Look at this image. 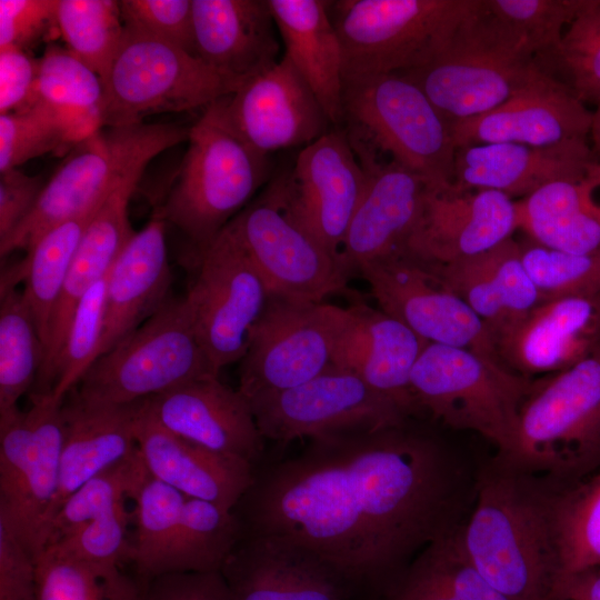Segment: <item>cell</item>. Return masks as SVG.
Wrapping results in <instances>:
<instances>
[{"label":"cell","instance_id":"obj_56","mask_svg":"<svg viewBox=\"0 0 600 600\" xmlns=\"http://www.w3.org/2000/svg\"><path fill=\"white\" fill-rule=\"evenodd\" d=\"M39 60L17 47L0 48V114L24 108L30 102Z\"/></svg>","mask_w":600,"mask_h":600},{"label":"cell","instance_id":"obj_12","mask_svg":"<svg viewBox=\"0 0 600 600\" xmlns=\"http://www.w3.org/2000/svg\"><path fill=\"white\" fill-rule=\"evenodd\" d=\"M197 267L184 298L198 339L219 374L246 354L271 293L230 222L197 258Z\"/></svg>","mask_w":600,"mask_h":600},{"label":"cell","instance_id":"obj_41","mask_svg":"<svg viewBox=\"0 0 600 600\" xmlns=\"http://www.w3.org/2000/svg\"><path fill=\"white\" fill-rule=\"evenodd\" d=\"M553 524L559 576L600 567V471L558 489Z\"/></svg>","mask_w":600,"mask_h":600},{"label":"cell","instance_id":"obj_9","mask_svg":"<svg viewBox=\"0 0 600 600\" xmlns=\"http://www.w3.org/2000/svg\"><path fill=\"white\" fill-rule=\"evenodd\" d=\"M189 129L173 123H139L100 130L83 142L44 184L33 208L0 242L1 257L28 252L56 224L100 203L132 168L188 140Z\"/></svg>","mask_w":600,"mask_h":600},{"label":"cell","instance_id":"obj_10","mask_svg":"<svg viewBox=\"0 0 600 600\" xmlns=\"http://www.w3.org/2000/svg\"><path fill=\"white\" fill-rule=\"evenodd\" d=\"M217 374L198 339L186 298H170L100 356L76 387L83 399L132 403Z\"/></svg>","mask_w":600,"mask_h":600},{"label":"cell","instance_id":"obj_49","mask_svg":"<svg viewBox=\"0 0 600 600\" xmlns=\"http://www.w3.org/2000/svg\"><path fill=\"white\" fill-rule=\"evenodd\" d=\"M488 11L539 57L554 49L588 0H483Z\"/></svg>","mask_w":600,"mask_h":600},{"label":"cell","instance_id":"obj_21","mask_svg":"<svg viewBox=\"0 0 600 600\" xmlns=\"http://www.w3.org/2000/svg\"><path fill=\"white\" fill-rule=\"evenodd\" d=\"M329 311L331 366L361 378L409 418L421 416L410 376L428 341L358 297L346 308L329 304Z\"/></svg>","mask_w":600,"mask_h":600},{"label":"cell","instance_id":"obj_25","mask_svg":"<svg viewBox=\"0 0 600 600\" xmlns=\"http://www.w3.org/2000/svg\"><path fill=\"white\" fill-rule=\"evenodd\" d=\"M148 163L130 169L104 197L76 251L57 303L43 361L31 394H51L54 364L74 310L83 294L107 276L136 231L129 220V203Z\"/></svg>","mask_w":600,"mask_h":600},{"label":"cell","instance_id":"obj_51","mask_svg":"<svg viewBox=\"0 0 600 600\" xmlns=\"http://www.w3.org/2000/svg\"><path fill=\"white\" fill-rule=\"evenodd\" d=\"M128 523L129 512L124 503L43 550L93 564L122 567L123 562L130 561L132 549Z\"/></svg>","mask_w":600,"mask_h":600},{"label":"cell","instance_id":"obj_4","mask_svg":"<svg viewBox=\"0 0 600 600\" xmlns=\"http://www.w3.org/2000/svg\"><path fill=\"white\" fill-rule=\"evenodd\" d=\"M494 458L562 487L600 471V344L572 367L532 382L512 443Z\"/></svg>","mask_w":600,"mask_h":600},{"label":"cell","instance_id":"obj_42","mask_svg":"<svg viewBox=\"0 0 600 600\" xmlns=\"http://www.w3.org/2000/svg\"><path fill=\"white\" fill-rule=\"evenodd\" d=\"M56 23L67 49L104 84L124 33L119 1L58 0Z\"/></svg>","mask_w":600,"mask_h":600},{"label":"cell","instance_id":"obj_29","mask_svg":"<svg viewBox=\"0 0 600 600\" xmlns=\"http://www.w3.org/2000/svg\"><path fill=\"white\" fill-rule=\"evenodd\" d=\"M368 181L339 256L349 280L358 269L400 249L411 232L427 181L393 163L362 166Z\"/></svg>","mask_w":600,"mask_h":600},{"label":"cell","instance_id":"obj_6","mask_svg":"<svg viewBox=\"0 0 600 600\" xmlns=\"http://www.w3.org/2000/svg\"><path fill=\"white\" fill-rule=\"evenodd\" d=\"M398 73L414 82L449 124L489 112L546 74L483 0H476L436 59Z\"/></svg>","mask_w":600,"mask_h":600},{"label":"cell","instance_id":"obj_3","mask_svg":"<svg viewBox=\"0 0 600 600\" xmlns=\"http://www.w3.org/2000/svg\"><path fill=\"white\" fill-rule=\"evenodd\" d=\"M340 128L361 166L393 162L429 183H452L450 124L401 73L343 79Z\"/></svg>","mask_w":600,"mask_h":600},{"label":"cell","instance_id":"obj_16","mask_svg":"<svg viewBox=\"0 0 600 600\" xmlns=\"http://www.w3.org/2000/svg\"><path fill=\"white\" fill-rule=\"evenodd\" d=\"M230 224L271 294L314 303L334 293L357 298L336 259L288 213L271 187Z\"/></svg>","mask_w":600,"mask_h":600},{"label":"cell","instance_id":"obj_43","mask_svg":"<svg viewBox=\"0 0 600 600\" xmlns=\"http://www.w3.org/2000/svg\"><path fill=\"white\" fill-rule=\"evenodd\" d=\"M542 71L583 104L600 101V0H588L560 43L539 57Z\"/></svg>","mask_w":600,"mask_h":600},{"label":"cell","instance_id":"obj_15","mask_svg":"<svg viewBox=\"0 0 600 600\" xmlns=\"http://www.w3.org/2000/svg\"><path fill=\"white\" fill-rule=\"evenodd\" d=\"M248 401L262 437L280 443L394 427L410 419L361 378L333 366L302 384Z\"/></svg>","mask_w":600,"mask_h":600},{"label":"cell","instance_id":"obj_39","mask_svg":"<svg viewBox=\"0 0 600 600\" xmlns=\"http://www.w3.org/2000/svg\"><path fill=\"white\" fill-rule=\"evenodd\" d=\"M132 499L136 532L130 562L148 580L173 573L186 496L148 473Z\"/></svg>","mask_w":600,"mask_h":600},{"label":"cell","instance_id":"obj_53","mask_svg":"<svg viewBox=\"0 0 600 600\" xmlns=\"http://www.w3.org/2000/svg\"><path fill=\"white\" fill-rule=\"evenodd\" d=\"M58 0H0V48H27L57 28Z\"/></svg>","mask_w":600,"mask_h":600},{"label":"cell","instance_id":"obj_59","mask_svg":"<svg viewBox=\"0 0 600 600\" xmlns=\"http://www.w3.org/2000/svg\"><path fill=\"white\" fill-rule=\"evenodd\" d=\"M589 138L592 150L600 158V101L592 111V122Z\"/></svg>","mask_w":600,"mask_h":600},{"label":"cell","instance_id":"obj_37","mask_svg":"<svg viewBox=\"0 0 600 600\" xmlns=\"http://www.w3.org/2000/svg\"><path fill=\"white\" fill-rule=\"evenodd\" d=\"M100 203L49 229L19 263L2 273L0 288L17 287L20 281L24 282L22 291L34 317L43 354L52 317L72 260Z\"/></svg>","mask_w":600,"mask_h":600},{"label":"cell","instance_id":"obj_54","mask_svg":"<svg viewBox=\"0 0 600 600\" xmlns=\"http://www.w3.org/2000/svg\"><path fill=\"white\" fill-rule=\"evenodd\" d=\"M0 600H38L34 557L1 521Z\"/></svg>","mask_w":600,"mask_h":600},{"label":"cell","instance_id":"obj_23","mask_svg":"<svg viewBox=\"0 0 600 600\" xmlns=\"http://www.w3.org/2000/svg\"><path fill=\"white\" fill-rule=\"evenodd\" d=\"M147 413L162 428L211 451L256 467L263 453L248 399L219 376L189 381L144 399Z\"/></svg>","mask_w":600,"mask_h":600},{"label":"cell","instance_id":"obj_24","mask_svg":"<svg viewBox=\"0 0 600 600\" xmlns=\"http://www.w3.org/2000/svg\"><path fill=\"white\" fill-rule=\"evenodd\" d=\"M592 111L544 74L497 108L450 124L456 148L509 142L550 147L589 140Z\"/></svg>","mask_w":600,"mask_h":600},{"label":"cell","instance_id":"obj_32","mask_svg":"<svg viewBox=\"0 0 600 600\" xmlns=\"http://www.w3.org/2000/svg\"><path fill=\"white\" fill-rule=\"evenodd\" d=\"M166 223L154 208L150 220L133 234L110 269L99 357L141 326L172 296Z\"/></svg>","mask_w":600,"mask_h":600},{"label":"cell","instance_id":"obj_50","mask_svg":"<svg viewBox=\"0 0 600 600\" xmlns=\"http://www.w3.org/2000/svg\"><path fill=\"white\" fill-rule=\"evenodd\" d=\"M73 144L56 119L30 102L22 109L0 114V172L49 152H63Z\"/></svg>","mask_w":600,"mask_h":600},{"label":"cell","instance_id":"obj_30","mask_svg":"<svg viewBox=\"0 0 600 600\" xmlns=\"http://www.w3.org/2000/svg\"><path fill=\"white\" fill-rule=\"evenodd\" d=\"M142 403L90 401L81 398L76 388L66 396L59 487L46 530L70 494L137 450L136 427Z\"/></svg>","mask_w":600,"mask_h":600},{"label":"cell","instance_id":"obj_20","mask_svg":"<svg viewBox=\"0 0 600 600\" xmlns=\"http://www.w3.org/2000/svg\"><path fill=\"white\" fill-rule=\"evenodd\" d=\"M222 107L233 130L267 157L303 148L332 128L312 89L284 54L222 98Z\"/></svg>","mask_w":600,"mask_h":600},{"label":"cell","instance_id":"obj_58","mask_svg":"<svg viewBox=\"0 0 600 600\" xmlns=\"http://www.w3.org/2000/svg\"><path fill=\"white\" fill-rule=\"evenodd\" d=\"M548 600H600V567L559 576Z\"/></svg>","mask_w":600,"mask_h":600},{"label":"cell","instance_id":"obj_36","mask_svg":"<svg viewBox=\"0 0 600 600\" xmlns=\"http://www.w3.org/2000/svg\"><path fill=\"white\" fill-rule=\"evenodd\" d=\"M30 102L56 119L73 147L104 128L102 80L67 48L47 47L39 59Z\"/></svg>","mask_w":600,"mask_h":600},{"label":"cell","instance_id":"obj_38","mask_svg":"<svg viewBox=\"0 0 600 600\" xmlns=\"http://www.w3.org/2000/svg\"><path fill=\"white\" fill-rule=\"evenodd\" d=\"M380 600H509L474 569L456 532L422 550Z\"/></svg>","mask_w":600,"mask_h":600},{"label":"cell","instance_id":"obj_5","mask_svg":"<svg viewBox=\"0 0 600 600\" xmlns=\"http://www.w3.org/2000/svg\"><path fill=\"white\" fill-rule=\"evenodd\" d=\"M187 141L174 181L156 209L190 240L198 258L267 180L270 162L233 130L222 99L204 109Z\"/></svg>","mask_w":600,"mask_h":600},{"label":"cell","instance_id":"obj_7","mask_svg":"<svg viewBox=\"0 0 600 600\" xmlns=\"http://www.w3.org/2000/svg\"><path fill=\"white\" fill-rule=\"evenodd\" d=\"M476 0H334L330 18L342 50V78L398 73L430 63Z\"/></svg>","mask_w":600,"mask_h":600},{"label":"cell","instance_id":"obj_44","mask_svg":"<svg viewBox=\"0 0 600 600\" xmlns=\"http://www.w3.org/2000/svg\"><path fill=\"white\" fill-rule=\"evenodd\" d=\"M148 471L137 450L70 494L51 519L42 550L132 499Z\"/></svg>","mask_w":600,"mask_h":600},{"label":"cell","instance_id":"obj_26","mask_svg":"<svg viewBox=\"0 0 600 600\" xmlns=\"http://www.w3.org/2000/svg\"><path fill=\"white\" fill-rule=\"evenodd\" d=\"M600 344V293L543 301L496 340L502 362L524 376L563 371Z\"/></svg>","mask_w":600,"mask_h":600},{"label":"cell","instance_id":"obj_2","mask_svg":"<svg viewBox=\"0 0 600 600\" xmlns=\"http://www.w3.org/2000/svg\"><path fill=\"white\" fill-rule=\"evenodd\" d=\"M494 457L478 470L471 510L456 531L474 569L509 600H548L559 577L553 524L558 489Z\"/></svg>","mask_w":600,"mask_h":600},{"label":"cell","instance_id":"obj_17","mask_svg":"<svg viewBox=\"0 0 600 600\" xmlns=\"http://www.w3.org/2000/svg\"><path fill=\"white\" fill-rule=\"evenodd\" d=\"M367 181L368 173L346 132L332 127L301 148L292 168L270 187L288 213L339 264L340 251Z\"/></svg>","mask_w":600,"mask_h":600},{"label":"cell","instance_id":"obj_52","mask_svg":"<svg viewBox=\"0 0 600 600\" xmlns=\"http://www.w3.org/2000/svg\"><path fill=\"white\" fill-rule=\"evenodd\" d=\"M126 29L194 51L192 0L119 1Z\"/></svg>","mask_w":600,"mask_h":600},{"label":"cell","instance_id":"obj_46","mask_svg":"<svg viewBox=\"0 0 600 600\" xmlns=\"http://www.w3.org/2000/svg\"><path fill=\"white\" fill-rule=\"evenodd\" d=\"M38 600H141L121 567H106L43 550L36 557Z\"/></svg>","mask_w":600,"mask_h":600},{"label":"cell","instance_id":"obj_13","mask_svg":"<svg viewBox=\"0 0 600 600\" xmlns=\"http://www.w3.org/2000/svg\"><path fill=\"white\" fill-rule=\"evenodd\" d=\"M63 400L31 396L32 432L20 421L0 430V521L34 559L59 487Z\"/></svg>","mask_w":600,"mask_h":600},{"label":"cell","instance_id":"obj_45","mask_svg":"<svg viewBox=\"0 0 600 600\" xmlns=\"http://www.w3.org/2000/svg\"><path fill=\"white\" fill-rule=\"evenodd\" d=\"M240 538L241 527L233 510L186 497L173 573L220 571Z\"/></svg>","mask_w":600,"mask_h":600},{"label":"cell","instance_id":"obj_19","mask_svg":"<svg viewBox=\"0 0 600 600\" xmlns=\"http://www.w3.org/2000/svg\"><path fill=\"white\" fill-rule=\"evenodd\" d=\"M518 230L516 200L493 190L427 182L417 221L401 247L430 266L484 252Z\"/></svg>","mask_w":600,"mask_h":600},{"label":"cell","instance_id":"obj_14","mask_svg":"<svg viewBox=\"0 0 600 600\" xmlns=\"http://www.w3.org/2000/svg\"><path fill=\"white\" fill-rule=\"evenodd\" d=\"M380 310L428 342L462 348L502 363L494 340L472 309L431 267L400 248L361 266Z\"/></svg>","mask_w":600,"mask_h":600},{"label":"cell","instance_id":"obj_18","mask_svg":"<svg viewBox=\"0 0 600 600\" xmlns=\"http://www.w3.org/2000/svg\"><path fill=\"white\" fill-rule=\"evenodd\" d=\"M329 303L270 294L240 363L239 390L249 400L302 384L331 366Z\"/></svg>","mask_w":600,"mask_h":600},{"label":"cell","instance_id":"obj_34","mask_svg":"<svg viewBox=\"0 0 600 600\" xmlns=\"http://www.w3.org/2000/svg\"><path fill=\"white\" fill-rule=\"evenodd\" d=\"M284 56L312 89L332 127L342 119V50L324 0H268Z\"/></svg>","mask_w":600,"mask_h":600},{"label":"cell","instance_id":"obj_22","mask_svg":"<svg viewBox=\"0 0 600 600\" xmlns=\"http://www.w3.org/2000/svg\"><path fill=\"white\" fill-rule=\"evenodd\" d=\"M220 572L229 600H371L312 551L276 537L241 536Z\"/></svg>","mask_w":600,"mask_h":600},{"label":"cell","instance_id":"obj_35","mask_svg":"<svg viewBox=\"0 0 600 600\" xmlns=\"http://www.w3.org/2000/svg\"><path fill=\"white\" fill-rule=\"evenodd\" d=\"M516 208L518 229L531 241L573 253L600 251V161L516 200Z\"/></svg>","mask_w":600,"mask_h":600},{"label":"cell","instance_id":"obj_11","mask_svg":"<svg viewBox=\"0 0 600 600\" xmlns=\"http://www.w3.org/2000/svg\"><path fill=\"white\" fill-rule=\"evenodd\" d=\"M240 86L189 51L124 28L103 84V127H130L152 114L206 109Z\"/></svg>","mask_w":600,"mask_h":600},{"label":"cell","instance_id":"obj_28","mask_svg":"<svg viewBox=\"0 0 600 600\" xmlns=\"http://www.w3.org/2000/svg\"><path fill=\"white\" fill-rule=\"evenodd\" d=\"M136 440L148 473L186 497L233 510L253 481L254 466L168 431L147 413L144 400Z\"/></svg>","mask_w":600,"mask_h":600},{"label":"cell","instance_id":"obj_57","mask_svg":"<svg viewBox=\"0 0 600 600\" xmlns=\"http://www.w3.org/2000/svg\"><path fill=\"white\" fill-rule=\"evenodd\" d=\"M41 176L18 168L0 174V242L27 218L44 187Z\"/></svg>","mask_w":600,"mask_h":600},{"label":"cell","instance_id":"obj_31","mask_svg":"<svg viewBox=\"0 0 600 600\" xmlns=\"http://www.w3.org/2000/svg\"><path fill=\"white\" fill-rule=\"evenodd\" d=\"M194 51L242 83L280 59L268 0H192Z\"/></svg>","mask_w":600,"mask_h":600},{"label":"cell","instance_id":"obj_48","mask_svg":"<svg viewBox=\"0 0 600 600\" xmlns=\"http://www.w3.org/2000/svg\"><path fill=\"white\" fill-rule=\"evenodd\" d=\"M519 243L523 267L541 302L600 293V251L573 253L530 239Z\"/></svg>","mask_w":600,"mask_h":600},{"label":"cell","instance_id":"obj_33","mask_svg":"<svg viewBox=\"0 0 600 600\" xmlns=\"http://www.w3.org/2000/svg\"><path fill=\"white\" fill-rule=\"evenodd\" d=\"M428 266L480 318L494 343L541 303L512 237L479 254Z\"/></svg>","mask_w":600,"mask_h":600},{"label":"cell","instance_id":"obj_27","mask_svg":"<svg viewBox=\"0 0 600 600\" xmlns=\"http://www.w3.org/2000/svg\"><path fill=\"white\" fill-rule=\"evenodd\" d=\"M600 158L589 140L550 147L492 142L458 148L452 184L493 190L519 200L538 189L584 174Z\"/></svg>","mask_w":600,"mask_h":600},{"label":"cell","instance_id":"obj_1","mask_svg":"<svg viewBox=\"0 0 600 600\" xmlns=\"http://www.w3.org/2000/svg\"><path fill=\"white\" fill-rule=\"evenodd\" d=\"M478 470L410 419L331 432L254 469L233 512L241 536L310 550L380 600L422 550L461 527Z\"/></svg>","mask_w":600,"mask_h":600},{"label":"cell","instance_id":"obj_8","mask_svg":"<svg viewBox=\"0 0 600 600\" xmlns=\"http://www.w3.org/2000/svg\"><path fill=\"white\" fill-rule=\"evenodd\" d=\"M410 387L421 414L477 432L503 453L532 382L473 351L428 342L411 371Z\"/></svg>","mask_w":600,"mask_h":600},{"label":"cell","instance_id":"obj_40","mask_svg":"<svg viewBox=\"0 0 600 600\" xmlns=\"http://www.w3.org/2000/svg\"><path fill=\"white\" fill-rule=\"evenodd\" d=\"M0 412L31 392L43 361V344L22 290L0 288Z\"/></svg>","mask_w":600,"mask_h":600},{"label":"cell","instance_id":"obj_55","mask_svg":"<svg viewBox=\"0 0 600 600\" xmlns=\"http://www.w3.org/2000/svg\"><path fill=\"white\" fill-rule=\"evenodd\" d=\"M141 600H229L220 571L177 572L149 580Z\"/></svg>","mask_w":600,"mask_h":600},{"label":"cell","instance_id":"obj_47","mask_svg":"<svg viewBox=\"0 0 600 600\" xmlns=\"http://www.w3.org/2000/svg\"><path fill=\"white\" fill-rule=\"evenodd\" d=\"M108 274L80 299L59 351L52 396L64 399L98 359L104 331Z\"/></svg>","mask_w":600,"mask_h":600}]
</instances>
